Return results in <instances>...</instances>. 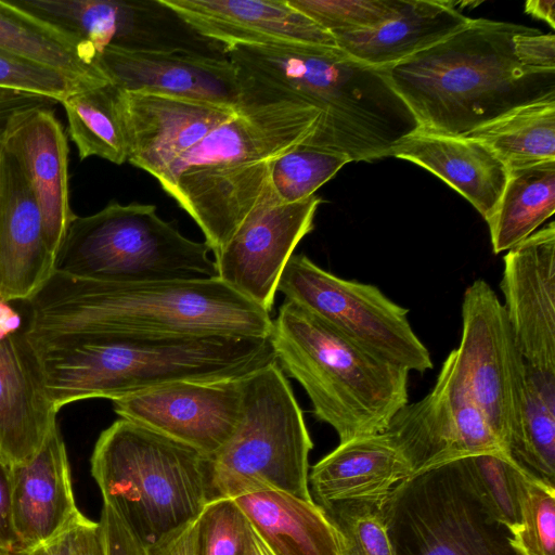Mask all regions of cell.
<instances>
[{"instance_id": "25", "label": "cell", "mask_w": 555, "mask_h": 555, "mask_svg": "<svg viewBox=\"0 0 555 555\" xmlns=\"http://www.w3.org/2000/svg\"><path fill=\"white\" fill-rule=\"evenodd\" d=\"M413 470L387 434L362 436L339 444L315 465L309 483L319 505L349 500H386Z\"/></svg>"}, {"instance_id": "2", "label": "cell", "mask_w": 555, "mask_h": 555, "mask_svg": "<svg viewBox=\"0 0 555 555\" xmlns=\"http://www.w3.org/2000/svg\"><path fill=\"white\" fill-rule=\"evenodd\" d=\"M224 54L241 81L319 111V125L305 145L373 162L389 157L391 146L418 127L385 68L339 48L238 46Z\"/></svg>"}, {"instance_id": "44", "label": "cell", "mask_w": 555, "mask_h": 555, "mask_svg": "<svg viewBox=\"0 0 555 555\" xmlns=\"http://www.w3.org/2000/svg\"><path fill=\"white\" fill-rule=\"evenodd\" d=\"M17 546L12 511L11 465L0 459V550L16 554Z\"/></svg>"}, {"instance_id": "15", "label": "cell", "mask_w": 555, "mask_h": 555, "mask_svg": "<svg viewBox=\"0 0 555 555\" xmlns=\"http://www.w3.org/2000/svg\"><path fill=\"white\" fill-rule=\"evenodd\" d=\"M322 199L258 207L215 255L218 278L270 313L282 272L299 242L312 231Z\"/></svg>"}, {"instance_id": "13", "label": "cell", "mask_w": 555, "mask_h": 555, "mask_svg": "<svg viewBox=\"0 0 555 555\" xmlns=\"http://www.w3.org/2000/svg\"><path fill=\"white\" fill-rule=\"evenodd\" d=\"M17 8L91 44L141 51H193L223 57L162 0H11Z\"/></svg>"}, {"instance_id": "6", "label": "cell", "mask_w": 555, "mask_h": 555, "mask_svg": "<svg viewBox=\"0 0 555 555\" xmlns=\"http://www.w3.org/2000/svg\"><path fill=\"white\" fill-rule=\"evenodd\" d=\"M207 461L188 444L119 418L100 434L90 463L103 504L151 553L207 504Z\"/></svg>"}, {"instance_id": "11", "label": "cell", "mask_w": 555, "mask_h": 555, "mask_svg": "<svg viewBox=\"0 0 555 555\" xmlns=\"http://www.w3.org/2000/svg\"><path fill=\"white\" fill-rule=\"evenodd\" d=\"M455 350L477 404L508 455L521 426L527 364L503 304L481 279L464 293L462 338Z\"/></svg>"}, {"instance_id": "36", "label": "cell", "mask_w": 555, "mask_h": 555, "mask_svg": "<svg viewBox=\"0 0 555 555\" xmlns=\"http://www.w3.org/2000/svg\"><path fill=\"white\" fill-rule=\"evenodd\" d=\"M520 527L512 537L521 555H555V487L527 474L515 473Z\"/></svg>"}, {"instance_id": "32", "label": "cell", "mask_w": 555, "mask_h": 555, "mask_svg": "<svg viewBox=\"0 0 555 555\" xmlns=\"http://www.w3.org/2000/svg\"><path fill=\"white\" fill-rule=\"evenodd\" d=\"M508 455L524 472L555 487V375L527 365L521 426Z\"/></svg>"}, {"instance_id": "8", "label": "cell", "mask_w": 555, "mask_h": 555, "mask_svg": "<svg viewBox=\"0 0 555 555\" xmlns=\"http://www.w3.org/2000/svg\"><path fill=\"white\" fill-rule=\"evenodd\" d=\"M204 242L184 236L155 205L112 201L70 223L54 271L94 281L131 283L217 278Z\"/></svg>"}, {"instance_id": "16", "label": "cell", "mask_w": 555, "mask_h": 555, "mask_svg": "<svg viewBox=\"0 0 555 555\" xmlns=\"http://www.w3.org/2000/svg\"><path fill=\"white\" fill-rule=\"evenodd\" d=\"M500 288L526 364L555 375V223L507 250Z\"/></svg>"}, {"instance_id": "30", "label": "cell", "mask_w": 555, "mask_h": 555, "mask_svg": "<svg viewBox=\"0 0 555 555\" xmlns=\"http://www.w3.org/2000/svg\"><path fill=\"white\" fill-rule=\"evenodd\" d=\"M113 82L83 86L65 96L68 134L81 160L100 157L116 165L128 160V142L120 103Z\"/></svg>"}, {"instance_id": "22", "label": "cell", "mask_w": 555, "mask_h": 555, "mask_svg": "<svg viewBox=\"0 0 555 555\" xmlns=\"http://www.w3.org/2000/svg\"><path fill=\"white\" fill-rule=\"evenodd\" d=\"M11 474L16 554L51 540L82 515L75 502L66 447L57 426L31 459L11 465Z\"/></svg>"}, {"instance_id": "47", "label": "cell", "mask_w": 555, "mask_h": 555, "mask_svg": "<svg viewBox=\"0 0 555 555\" xmlns=\"http://www.w3.org/2000/svg\"><path fill=\"white\" fill-rule=\"evenodd\" d=\"M555 1L554 0H529L525 4V12L538 20L555 27Z\"/></svg>"}, {"instance_id": "14", "label": "cell", "mask_w": 555, "mask_h": 555, "mask_svg": "<svg viewBox=\"0 0 555 555\" xmlns=\"http://www.w3.org/2000/svg\"><path fill=\"white\" fill-rule=\"evenodd\" d=\"M243 379L163 384L113 400V408L120 418L188 444L209 457L235 429Z\"/></svg>"}, {"instance_id": "35", "label": "cell", "mask_w": 555, "mask_h": 555, "mask_svg": "<svg viewBox=\"0 0 555 555\" xmlns=\"http://www.w3.org/2000/svg\"><path fill=\"white\" fill-rule=\"evenodd\" d=\"M386 500L320 505L337 531L339 555H395L384 517Z\"/></svg>"}, {"instance_id": "34", "label": "cell", "mask_w": 555, "mask_h": 555, "mask_svg": "<svg viewBox=\"0 0 555 555\" xmlns=\"http://www.w3.org/2000/svg\"><path fill=\"white\" fill-rule=\"evenodd\" d=\"M350 159L341 154L299 144L270 162L271 186L281 203L314 195Z\"/></svg>"}, {"instance_id": "37", "label": "cell", "mask_w": 555, "mask_h": 555, "mask_svg": "<svg viewBox=\"0 0 555 555\" xmlns=\"http://www.w3.org/2000/svg\"><path fill=\"white\" fill-rule=\"evenodd\" d=\"M287 1L333 36L377 27L392 17L402 3V0Z\"/></svg>"}, {"instance_id": "33", "label": "cell", "mask_w": 555, "mask_h": 555, "mask_svg": "<svg viewBox=\"0 0 555 555\" xmlns=\"http://www.w3.org/2000/svg\"><path fill=\"white\" fill-rule=\"evenodd\" d=\"M463 479L488 515L513 537L520 527L515 481L518 467L499 454H478L454 461Z\"/></svg>"}, {"instance_id": "26", "label": "cell", "mask_w": 555, "mask_h": 555, "mask_svg": "<svg viewBox=\"0 0 555 555\" xmlns=\"http://www.w3.org/2000/svg\"><path fill=\"white\" fill-rule=\"evenodd\" d=\"M454 5L451 1L402 0L398 12L377 27L334 38L350 57L367 66L386 68L465 27L472 18Z\"/></svg>"}, {"instance_id": "4", "label": "cell", "mask_w": 555, "mask_h": 555, "mask_svg": "<svg viewBox=\"0 0 555 555\" xmlns=\"http://www.w3.org/2000/svg\"><path fill=\"white\" fill-rule=\"evenodd\" d=\"M34 354L56 413L75 401H113L173 382L242 378L276 361L269 337L223 335L115 336Z\"/></svg>"}, {"instance_id": "3", "label": "cell", "mask_w": 555, "mask_h": 555, "mask_svg": "<svg viewBox=\"0 0 555 555\" xmlns=\"http://www.w3.org/2000/svg\"><path fill=\"white\" fill-rule=\"evenodd\" d=\"M529 28L472 18L385 72L420 128L465 135L515 107L555 96V70L524 67L515 56L513 38Z\"/></svg>"}, {"instance_id": "24", "label": "cell", "mask_w": 555, "mask_h": 555, "mask_svg": "<svg viewBox=\"0 0 555 555\" xmlns=\"http://www.w3.org/2000/svg\"><path fill=\"white\" fill-rule=\"evenodd\" d=\"M389 156L430 171L467 199L488 222L504 190L508 170L483 144L417 127L397 141Z\"/></svg>"}, {"instance_id": "46", "label": "cell", "mask_w": 555, "mask_h": 555, "mask_svg": "<svg viewBox=\"0 0 555 555\" xmlns=\"http://www.w3.org/2000/svg\"><path fill=\"white\" fill-rule=\"evenodd\" d=\"M22 319L10 301L0 298V339L21 332Z\"/></svg>"}, {"instance_id": "5", "label": "cell", "mask_w": 555, "mask_h": 555, "mask_svg": "<svg viewBox=\"0 0 555 555\" xmlns=\"http://www.w3.org/2000/svg\"><path fill=\"white\" fill-rule=\"evenodd\" d=\"M276 362L308 395L314 416L339 442L384 433L409 399V371L350 341L285 299L272 320Z\"/></svg>"}, {"instance_id": "29", "label": "cell", "mask_w": 555, "mask_h": 555, "mask_svg": "<svg viewBox=\"0 0 555 555\" xmlns=\"http://www.w3.org/2000/svg\"><path fill=\"white\" fill-rule=\"evenodd\" d=\"M555 212V159L508 170L498 206L487 222L495 254L509 250Z\"/></svg>"}, {"instance_id": "45", "label": "cell", "mask_w": 555, "mask_h": 555, "mask_svg": "<svg viewBox=\"0 0 555 555\" xmlns=\"http://www.w3.org/2000/svg\"><path fill=\"white\" fill-rule=\"evenodd\" d=\"M195 520L150 555H193Z\"/></svg>"}, {"instance_id": "31", "label": "cell", "mask_w": 555, "mask_h": 555, "mask_svg": "<svg viewBox=\"0 0 555 555\" xmlns=\"http://www.w3.org/2000/svg\"><path fill=\"white\" fill-rule=\"evenodd\" d=\"M488 147L507 170L555 159V96L515 107L463 135Z\"/></svg>"}, {"instance_id": "42", "label": "cell", "mask_w": 555, "mask_h": 555, "mask_svg": "<svg viewBox=\"0 0 555 555\" xmlns=\"http://www.w3.org/2000/svg\"><path fill=\"white\" fill-rule=\"evenodd\" d=\"M99 522L102 528L105 555H150L111 506L103 504Z\"/></svg>"}, {"instance_id": "17", "label": "cell", "mask_w": 555, "mask_h": 555, "mask_svg": "<svg viewBox=\"0 0 555 555\" xmlns=\"http://www.w3.org/2000/svg\"><path fill=\"white\" fill-rule=\"evenodd\" d=\"M100 65L111 82L130 92L185 98L237 109L241 87L225 56L193 51H141L108 46Z\"/></svg>"}, {"instance_id": "41", "label": "cell", "mask_w": 555, "mask_h": 555, "mask_svg": "<svg viewBox=\"0 0 555 555\" xmlns=\"http://www.w3.org/2000/svg\"><path fill=\"white\" fill-rule=\"evenodd\" d=\"M514 53L520 65L535 70H555V36L538 29L517 34L513 38Z\"/></svg>"}, {"instance_id": "12", "label": "cell", "mask_w": 555, "mask_h": 555, "mask_svg": "<svg viewBox=\"0 0 555 555\" xmlns=\"http://www.w3.org/2000/svg\"><path fill=\"white\" fill-rule=\"evenodd\" d=\"M385 433L410 463L413 476L472 455L511 459L477 404L455 349L433 389L400 409Z\"/></svg>"}, {"instance_id": "21", "label": "cell", "mask_w": 555, "mask_h": 555, "mask_svg": "<svg viewBox=\"0 0 555 555\" xmlns=\"http://www.w3.org/2000/svg\"><path fill=\"white\" fill-rule=\"evenodd\" d=\"M54 264L27 179L0 145V298L28 301L51 276Z\"/></svg>"}, {"instance_id": "43", "label": "cell", "mask_w": 555, "mask_h": 555, "mask_svg": "<svg viewBox=\"0 0 555 555\" xmlns=\"http://www.w3.org/2000/svg\"><path fill=\"white\" fill-rule=\"evenodd\" d=\"M54 104L53 100L44 96L0 88V144L18 115Z\"/></svg>"}, {"instance_id": "10", "label": "cell", "mask_w": 555, "mask_h": 555, "mask_svg": "<svg viewBox=\"0 0 555 555\" xmlns=\"http://www.w3.org/2000/svg\"><path fill=\"white\" fill-rule=\"evenodd\" d=\"M278 291L350 341L391 364L420 373L433 367L428 349L410 324L409 310L375 285L338 278L307 256L293 254Z\"/></svg>"}, {"instance_id": "40", "label": "cell", "mask_w": 555, "mask_h": 555, "mask_svg": "<svg viewBox=\"0 0 555 555\" xmlns=\"http://www.w3.org/2000/svg\"><path fill=\"white\" fill-rule=\"evenodd\" d=\"M13 555H105L102 528L82 514L51 540Z\"/></svg>"}, {"instance_id": "18", "label": "cell", "mask_w": 555, "mask_h": 555, "mask_svg": "<svg viewBox=\"0 0 555 555\" xmlns=\"http://www.w3.org/2000/svg\"><path fill=\"white\" fill-rule=\"evenodd\" d=\"M202 38L238 46L338 48L332 34L287 0H162Z\"/></svg>"}, {"instance_id": "50", "label": "cell", "mask_w": 555, "mask_h": 555, "mask_svg": "<svg viewBox=\"0 0 555 555\" xmlns=\"http://www.w3.org/2000/svg\"><path fill=\"white\" fill-rule=\"evenodd\" d=\"M0 555H13L12 553L0 550Z\"/></svg>"}, {"instance_id": "28", "label": "cell", "mask_w": 555, "mask_h": 555, "mask_svg": "<svg viewBox=\"0 0 555 555\" xmlns=\"http://www.w3.org/2000/svg\"><path fill=\"white\" fill-rule=\"evenodd\" d=\"M0 51L57 69L87 85L111 80L100 65V53L81 41L0 0Z\"/></svg>"}, {"instance_id": "51", "label": "cell", "mask_w": 555, "mask_h": 555, "mask_svg": "<svg viewBox=\"0 0 555 555\" xmlns=\"http://www.w3.org/2000/svg\"><path fill=\"white\" fill-rule=\"evenodd\" d=\"M1 145V144H0Z\"/></svg>"}, {"instance_id": "48", "label": "cell", "mask_w": 555, "mask_h": 555, "mask_svg": "<svg viewBox=\"0 0 555 555\" xmlns=\"http://www.w3.org/2000/svg\"><path fill=\"white\" fill-rule=\"evenodd\" d=\"M248 521V520H247ZM241 555H261L257 546L251 527L248 522V535Z\"/></svg>"}, {"instance_id": "20", "label": "cell", "mask_w": 555, "mask_h": 555, "mask_svg": "<svg viewBox=\"0 0 555 555\" xmlns=\"http://www.w3.org/2000/svg\"><path fill=\"white\" fill-rule=\"evenodd\" d=\"M1 147L20 165L39 206L46 242L56 259L75 219L69 203L68 143L52 107L18 115Z\"/></svg>"}, {"instance_id": "7", "label": "cell", "mask_w": 555, "mask_h": 555, "mask_svg": "<svg viewBox=\"0 0 555 555\" xmlns=\"http://www.w3.org/2000/svg\"><path fill=\"white\" fill-rule=\"evenodd\" d=\"M302 411L276 361L243 379L241 413L228 441L207 461V500L274 490L313 501Z\"/></svg>"}, {"instance_id": "19", "label": "cell", "mask_w": 555, "mask_h": 555, "mask_svg": "<svg viewBox=\"0 0 555 555\" xmlns=\"http://www.w3.org/2000/svg\"><path fill=\"white\" fill-rule=\"evenodd\" d=\"M120 103L128 142L127 162L155 179L238 109L192 99L124 90Z\"/></svg>"}, {"instance_id": "49", "label": "cell", "mask_w": 555, "mask_h": 555, "mask_svg": "<svg viewBox=\"0 0 555 555\" xmlns=\"http://www.w3.org/2000/svg\"><path fill=\"white\" fill-rule=\"evenodd\" d=\"M250 525V524H249ZM251 527V526H250ZM251 530H253V533H254V537H255V540H256V543H257V546L259 548V552L261 555H274L270 548L260 540V538L256 534V532L254 531L253 527H251Z\"/></svg>"}, {"instance_id": "39", "label": "cell", "mask_w": 555, "mask_h": 555, "mask_svg": "<svg viewBox=\"0 0 555 555\" xmlns=\"http://www.w3.org/2000/svg\"><path fill=\"white\" fill-rule=\"evenodd\" d=\"M93 86L30 60L0 51V88L44 96L56 103L70 92Z\"/></svg>"}, {"instance_id": "23", "label": "cell", "mask_w": 555, "mask_h": 555, "mask_svg": "<svg viewBox=\"0 0 555 555\" xmlns=\"http://www.w3.org/2000/svg\"><path fill=\"white\" fill-rule=\"evenodd\" d=\"M23 331L0 339V459H31L57 426Z\"/></svg>"}, {"instance_id": "1", "label": "cell", "mask_w": 555, "mask_h": 555, "mask_svg": "<svg viewBox=\"0 0 555 555\" xmlns=\"http://www.w3.org/2000/svg\"><path fill=\"white\" fill-rule=\"evenodd\" d=\"M34 352L115 336L269 337L270 313L218 276L115 283L53 271L27 301Z\"/></svg>"}, {"instance_id": "9", "label": "cell", "mask_w": 555, "mask_h": 555, "mask_svg": "<svg viewBox=\"0 0 555 555\" xmlns=\"http://www.w3.org/2000/svg\"><path fill=\"white\" fill-rule=\"evenodd\" d=\"M384 517L395 555H521L454 461L401 481L384 503Z\"/></svg>"}, {"instance_id": "38", "label": "cell", "mask_w": 555, "mask_h": 555, "mask_svg": "<svg viewBox=\"0 0 555 555\" xmlns=\"http://www.w3.org/2000/svg\"><path fill=\"white\" fill-rule=\"evenodd\" d=\"M248 521L232 499L209 501L195 520L193 555H241Z\"/></svg>"}, {"instance_id": "27", "label": "cell", "mask_w": 555, "mask_h": 555, "mask_svg": "<svg viewBox=\"0 0 555 555\" xmlns=\"http://www.w3.org/2000/svg\"><path fill=\"white\" fill-rule=\"evenodd\" d=\"M232 500L274 555H339L337 531L314 501L274 490Z\"/></svg>"}]
</instances>
